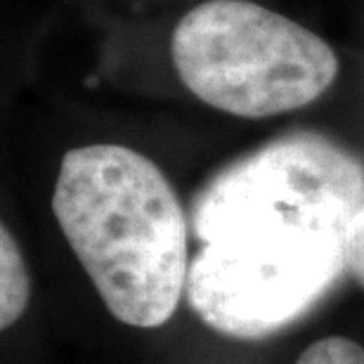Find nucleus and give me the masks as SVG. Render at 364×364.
<instances>
[{
	"mask_svg": "<svg viewBox=\"0 0 364 364\" xmlns=\"http://www.w3.org/2000/svg\"><path fill=\"white\" fill-rule=\"evenodd\" d=\"M28 296H31V279L21 256V249L12 232L0 230V326L10 329L24 315Z\"/></svg>",
	"mask_w": 364,
	"mask_h": 364,
	"instance_id": "nucleus-5",
	"label": "nucleus"
},
{
	"mask_svg": "<svg viewBox=\"0 0 364 364\" xmlns=\"http://www.w3.org/2000/svg\"><path fill=\"white\" fill-rule=\"evenodd\" d=\"M171 55L194 97L242 119L308 107L338 74L324 38L251 0L196 5L176 24Z\"/></svg>",
	"mask_w": 364,
	"mask_h": 364,
	"instance_id": "nucleus-3",
	"label": "nucleus"
},
{
	"mask_svg": "<svg viewBox=\"0 0 364 364\" xmlns=\"http://www.w3.org/2000/svg\"><path fill=\"white\" fill-rule=\"evenodd\" d=\"M364 203V166L322 135L277 137L239 159L196 194L192 218L244 208L303 210L353 223Z\"/></svg>",
	"mask_w": 364,
	"mask_h": 364,
	"instance_id": "nucleus-4",
	"label": "nucleus"
},
{
	"mask_svg": "<svg viewBox=\"0 0 364 364\" xmlns=\"http://www.w3.org/2000/svg\"><path fill=\"white\" fill-rule=\"evenodd\" d=\"M350 223L279 208L192 218L203 244L189 263L187 301L232 338H265L294 324L346 272Z\"/></svg>",
	"mask_w": 364,
	"mask_h": 364,
	"instance_id": "nucleus-2",
	"label": "nucleus"
},
{
	"mask_svg": "<svg viewBox=\"0 0 364 364\" xmlns=\"http://www.w3.org/2000/svg\"><path fill=\"white\" fill-rule=\"evenodd\" d=\"M53 213L107 310L156 329L187 291V220L161 168L121 144L64 154Z\"/></svg>",
	"mask_w": 364,
	"mask_h": 364,
	"instance_id": "nucleus-1",
	"label": "nucleus"
},
{
	"mask_svg": "<svg viewBox=\"0 0 364 364\" xmlns=\"http://www.w3.org/2000/svg\"><path fill=\"white\" fill-rule=\"evenodd\" d=\"M346 270L364 289V203L358 215L353 218L346 235Z\"/></svg>",
	"mask_w": 364,
	"mask_h": 364,
	"instance_id": "nucleus-7",
	"label": "nucleus"
},
{
	"mask_svg": "<svg viewBox=\"0 0 364 364\" xmlns=\"http://www.w3.org/2000/svg\"><path fill=\"white\" fill-rule=\"evenodd\" d=\"M296 364H364V348L343 336L319 338L305 348Z\"/></svg>",
	"mask_w": 364,
	"mask_h": 364,
	"instance_id": "nucleus-6",
	"label": "nucleus"
}]
</instances>
